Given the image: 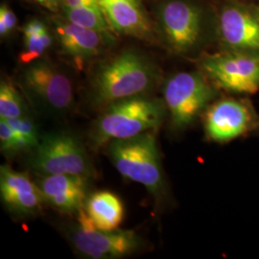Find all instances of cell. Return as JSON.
<instances>
[{
	"label": "cell",
	"instance_id": "1",
	"mask_svg": "<svg viewBox=\"0 0 259 259\" xmlns=\"http://www.w3.org/2000/svg\"><path fill=\"white\" fill-rule=\"evenodd\" d=\"M157 69L145 56L127 50L104 63L93 77V102L111 103L145 95L157 80Z\"/></svg>",
	"mask_w": 259,
	"mask_h": 259
},
{
	"label": "cell",
	"instance_id": "2",
	"mask_svg": "<svg viewBox=\"0 0 259 259\" xmlns=\"http://www.w3.org/2000/svg\"><path fill=\"white\" fill-rule=\"evenodd\" d=\"M164 105L146 95L111 103L95 122L92 132L94 147L117 139H130L157 130L164 117Z\"/></svg>",
	"mask_w": 259,
	"mask_h": 259
},
{
	"label": "cell",
	"instance_id": "3",
	"mask_svg": "<svg viewBox=\"0 0 259 259\" xmlns=\"http://www.w3.org/2000/svg\"><path fill=\"white\" fill-rule=\"evenodd\" d=\"M108 156L122 176L145 186L157 200L163 195L164 178L157 147V130L108 143Z\"/></svg>",
	"mask_w": 259,
	"mask_h": 259
},
{
	"label": "cell",
	"instance_id": "4",
	"mask_svg": "<svg viewBox=\"0 0 259 259\" xmlns=\"http://www.w3.org/2000/svg\"><path fill=\"white\" fill-rule=\"evenodd\" d=\"M29 162L42 176L66 174L88 179L93 173L83 144L67 133H49L40 137Z\"/></svg>",
	"mask_w": 259,
	"mask_h": 259
},
{
	"label": "cell",
	"instance_id": "5",
	"mask_svg": "<svg viewBox=\"0 0 259 259\" xmlns=\"http://www.w3.org/2000/svg\"><path fill=\"white\" fill-rule=\"evenodd\" d=\"M215 96L216 91L204 73L172 75L163 87L164 105L170 114L171 125L179 130L187 127Z\"/></svg>",
	"mask_w": 259,
	"mask_h": 259
},
{
	"label": "cell",
	"instance_id": "6",
	"mask_svg": "<svg viewBox=\"0 0 259 259\" xmlns=\"http://www.w3.org/2000/svg\"><path fill=\"white\" fill-rule=\"evenodd\" d=\"M21 83L30 99L50 114H64L74 102L69 78L55 65L41 59L27 65Z\"/></svg>",
	"mask_w": 259,
	"mask_h": 259
},
{
	"label": "cell",
	"instance_id": "7",
	"mask_svg": "<svg viewBox=\"0 0 259 259\" xmlns=\"http://www.w3.org/2000/svg\"><path fill=\"white\" fill-rule=\"evenodd\" d=\"M217 33L225 51L259 57V6L227 0L218 14Z\"/></svg>",
	"mask_w": 259,
	"mask_h": 259
},
{
	"label": "cell",
	"instance_id": "8",
	"mask_svg": "<svg viewBox=\"0 0 259 259\" xmlns=\"http://www.w3.org/2000/svg\"><path fill=\"white\" fill-rule=\"evenodd\" d=\"M157 30L167 47L187 53L198 46L203 35L202 10L188 0H166L157 12Z\"/></svg>",
	"mask_w": 259,
	"mask_h": 259
},
{
	"label": "cell",
	"instance_id": "9",
	"mask_svg": "<svg viewBox=\"0 0 259 259\" xmlns=\"http://www.w3.org/2000/svg\"><path fill=\"white\" fill-rule=\"evenodd\" d=\"M140 238L133 231L98 229L82 207L72 233L76 250L93 259L120 258L134 253L140 247Z\"/></svg>",
	"mask_w": 259,
	"mask_h": 259
},
{
	"label": "cell",
	"instance_id": "10",
	"mask_svg": "<svg viewBox=\"0 0 259 259\" xmlns=\"http://www.w3.org/2000/svg\"><path fill=\"white\" fill-rule=\"evenodd\" d=\"M200 66L205 77L224 91L246 94L259 91V57L225 51L205 56Z\"/></svg>",
	"mask_w": 259,
	"mask_h": 259
},
{
	"label": "cell",
	"instance_id": "11",
	"mask_svg": "<svg viewBox=\"0 0 259 259\" xmlns=\"http://www.w3.org/2000/svg\"><path fill=\"white\" fill-rule=\"evenodd\" d=\"M256 124V116L250 103L235 98H225L208 106L204 127L207 139L226 143L242 137Z\"/></svg>",
	"mask_w": 259,
	"mask_h": 259
},
{
	"label": "cell",
	"instance_id": "12",
	"mask_svg": "<svg viewBox=\"0 0 259 259\" xmlns=\"http://www.w3.org/2000/svg\"><path fill=\"white\" fill-rule=\"evenodd\" d=\"M55 36L64 55L68 57L78 68L99 55L110 46L113 37L109 32L78 26L62 18L52 20Z\"/></svg>",
	"mask_w": 259,
	"mask_h": 259
},
{
	"label": "cell",
	"instance_id": "13",
	"mask_svg": "<svg viewBox=\"0 0 259 259\" xmlns=\"http://www.w3.org/2000/svg\"><path fill=\"white\" fill-rule=\"evenodd\" d=\"M111 31L122 36L149 39L152 23L141 0H98Z\"/></svg>",
	"mask_w": 259,
	"mask_h": 259
},
{
	"label": "cell",
	"instance_id": "14",
	"mask_svg": "<svg viewBox=\"0 0 259 259\" xmlns=\"http://www.w3.org/2000/svg\"><path fill=\"white\" fill-rule=\"evenodd\" d=\"M0 193L5 205L19 215H34L46 202L38 185L26 174L4 165L0 168Z\"/></svg>",
	"mask_w": 259,
	"mask_h": 259
},
{
	"label": "cell",
	"instance_id": "15",
	"mask_svg": "<svg viewBox=\"0 0 259 259\" xmlns=\"http://www.w3.org/2000/svg\"><path fill=\"white\" fill-rule=\"evenodd\" d=\"M84 210L93 224L104 231L119 228L124 219V205L117 195L110 191H98L89 197Z\"/></svg>",
	"mask_w": 259,
	"mask_h": 259
},
{
	"label": "cell",
	"instance_id": "16",
	"mask_svg": "<svg viewBox=\"0 0 259 259\" xmlns=\"http://www.w3.org/2000/svg\"><path fill=\"white\" fill-rule=\"evenodd\" d=\"M22 35L23 47L19 57L22 65H30L40 60L52 47L54 39L47 24L37 19H31L23 25Z\"/></svg>",
	"mask_w": 259,
	"mask_h": 259
},
{
	"label": "cell",
	"instance_id": "17",
	"mask_svg": "<svg viewBox=\"0 0 259 259\" xmlns=\"http://www.w3.org/2000/svg\"><path fill=\"white\" fill-rule=\"evenodd\" d=\"M38 187L47 199L56 195L65 194L73 191L87 190V178L75 175H46L39 181Z\"/></svg>",
	"mask_w": 259,
	"mask_h": 259
},
{
	"label": "cell",
	"instance_id": "18",
	"mask_svg": "<svg viewBox=\"0 0 259 259\" xmlns=\"http://www.w3.org/2000/svg\"><path fill=\"white\" fill-rule=\"evenodd\" d=\"M60 13L62 18L78 26L104 32L111 31L100 5L63 9Z\"/></svg>",
	"mask_w": 259,
	"mask_h": 259
},
{
	"label": "cell",
	"instance_id": "19",
	"mask_svg": "<svg viewBox=\"0 0 259 259\" xmlns=\"http://www.w3.org/2000/svg\"><path fill=\"white\" fill-rule=\"evenodd\" d=\"M26 106L17 89L8 82L0 83V118L10 119L25 115Z\"/></svg>",
	"mask_w": 259,
	"mask_h": 259
},
{
	"label": "cell",
	"instance_id": "20",
	"mask_svg": "<svg viewBox=\"0 0 259 259\" xmlns=\"http://www.w3.org/2000/svg\"><path fill=\"white\" fill-rule=\"evenodd\" d=\"M5 120L8 122L11 128L17 134L25 149H34L37 146L40 137L37 133V126L31 118L26 116V114Z\"/></svg>",
	"mask_w": 259,
	"mask_h": 259
},
{
	"label": "cell",
	"instance_id": "21",
	"mask_svg": "<svg viewBox=\"0 0 259 259\" xmlns=\"http://www.w3.org/2000/svg\"><path fill=\"white\" fill-rule=\"evenodd\" d=\"M0 146L5 153H17L25 150V146L21 142L14 130L11 128L8 122L0 118Z\"/></svg>",
	"mask_w": 259,
	"mask_h": 259
},
{
	"label": "cell",
	"instance_id": "22",
	"mask_svg": "<svg viewBox=\"0 0 259 259\" xmlns=\"http://www.w3.org/2000/svg\"><path fill=\"white\" fill-rule=\"evenodd\" d=\"M18 26V18L15 12L6 3L0 6V36L8 37Z\"/></svg>",
	"mask_w": 259,
	"mask_h": 259
},
{
	"label": "cell",
	"instance_id": "23",
	"mask_svg": "<svg viewBox=\"0 0 259 259\" xmlns=\"http://www.w3.org/2000/svg\"><path fill=\"white\" fill-rule=\"evenodd\" d=\"M28 1L36 3L40 7L48 10L52 13H59L62 10L64 0H28Z\"/></svg>",
	"mask_w": 259,
	"mask_h": 259
}]
</instances>
